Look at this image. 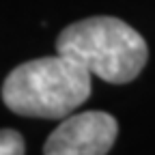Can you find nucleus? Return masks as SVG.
<instances>
[{"mask_svg":"<svg viewBox=\"0 0 155 155\" xmlns=\"http://www.w3.org/2000/svg\"><path fill=\"white\" fill-rule=\"evenodd\" d=\"M24 138L13 129H0V155H24Z\"/></svg>","mask_w":155,"mask_h":155,"instance_id":"nucleus-4","label":"nucleus"},{"mask_svg":"<svg viewBox=\"0 0 155 155\" xmlns=\"http://www.w3.org/2000/svg\"><path fill=\"white\" fill-rule=\"evenodd\" d=\"M119 136V123L104 110H88L63 119L43 144V155H108Z\"/></svg>","mask_w":155,"mask_h":155,"instance_id":"nucleus-3","label":"nucleus"},{"mask_svg":"<svg viewBox=\"0 0 155 155\" xmlns=\"http://www.w3.org/2000/svg\"><path fill=\"white\" fill-rule=\"evenodd\" d=\"M56 52L78 61L91 75L125 84L144 69L149 48L138 30L119 17H88L69 24L56 39Z\"/></svg>","mask_w":155,"mask_h":155,"instance_id":"nucleus-2","label":"nucleus"},{"mask_svg":"<svg viewBox=\"0 0 155 155\" xmlns=\"http://www.w3.org/2000/svg\"><path fill=\"white\" fill-rule=\"evenodd\" d=\"M91 78L78 61L56 52L17 65L2 84V101L19 116L65 119L88 99Z\"/></svg>","mask_w":155,"mask_h":155,"instance_id":"nucleus-1","label":"nucleus"}]
</instances>
